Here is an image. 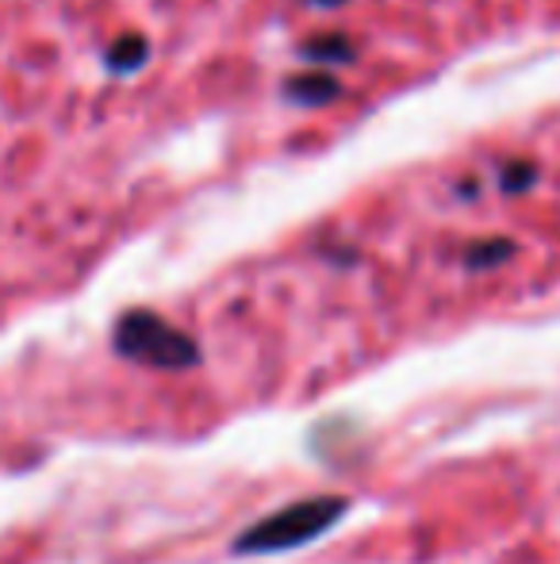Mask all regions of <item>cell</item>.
I'll return each instance as SVG.
<instances>
[{"label": "cell", "mask_w": 560, "mask_h": 564, "mask_svg": "<svg viewBox=\"0 0 560 564\" xmlns=\"http://www.w3.org/2000/svg\"><path fill=\"white\" fill-rule=\"evenodd\" d=\"M350 511V499L342 496H311L288 503L281 511H273L270 519L254 522L250 530H242L234 538V553H284V550H299L311 538L327 534L342 514Z\"/></svg>", "instance_id": "6da1fadb"}, {"label": "cell", "mask_w": 560, "mask_h": 564, "mask_svg": "<svg viewBox=\"0 0 560 564\" xmlns=\"http://www.w3.org/2000/svg\"><path fill=\"white\" fill-rule=\"evenodd\" d=\"M112 346L120 357L135 365H150V369H193L200 365V346L196 338H188L185 330H177L169 319H162L150 307H131L116 319Z\"/></svg>", "instance_id": "7a4b0ae2"}, {"label": "cell", "mask_w": 560, "mask_h": 564, "mask_svg": "<svg viewBox=\"0 0 560 564\" xmlns=\"http://www.w3.org/2000/svg\"><path fill=\"white\" fill-rule=\"evenodd\" d=\"M281 93H284V100L288 105H296V108H330V105H338L342 100V82H338L330 69H322V66H307V69H299V74H288L281 82Z\"/></svg>", "instance_id": "3957f363"}, {"label": "cell", "mask_w": 560, "mask_h": 564, "mask_svg": "<svg viewBox=\"0 0 560 564\" xmlns=\"http://www.w3.org/2000/svg\"><path fill=\"white\" fill-rule=\"evenodd\" d=\"M299 62H307V66H353L361 54L358 39L350 35V31H315V35H307L304 43L296 46Z\"/></svg>", "instance_id": "277c9868"}, {"label": "cell", "mask_w": 560, "mask_h": 564, "mask_svg": "<svg viewBox=\"0 0 560 564\" xmlns=\"http://www.w3.org/2000/svg\"><path fill=\"white\" fill-rule=\"evenodd\" d=\"M150 54H154V46H150V39L142 35V31H123L105 51V66H108V74H116V77H131L146 66Z\"/></svg>", "instance_id": "5b68a950"}, {"label": "cell", "mask_w": 560, "mask_h": 564, "mask_svg": "<svg viewBox=\"0 0 560 564\" xmlns=\"http://www.w3.org/2000/svg\"><path fill=\"white\" fill-rule=\"evenodd\" d=\"M515 253H518L515 238H476V242L464 246V265L469 269H495V265H507Z\"/></svg>", "instance_id": "8992f818"}, {"label": "cell", "mask_w": 560, "mask_h": 564, "mask_svg": "<svg viewBox=\"0 0 560 564\" xmlns=\"http://www.w3.org/2000/svg\"><path fill=\"white\" fill-rule=\"evenodd\" d=\"M541 177V165L530 162V158H510V162L499 165V188L507 196H523L538 185Z\"/></svg>", "instance_id": "52a82bcc"}, {"label": "cell", "mask_w": 560, "mask_h": 564, "mask_svg": "<svg viewBox=\"0 0 560 564\" xmlns=\"http://www.w3.org/2000/svg\"><path fill=\"white\" fill-rule=\"evenodd\" d=\"M304 4H311V8H342V4H350V0H304Z\"/></svg>", "instance_id": "ba28073f"}, {"label": "cell", "mask_w": 560, "mask_h": 564, "mask_svg": "<svg viewBox=\"0 0 560 564\" xmlns=\"http://www.w3.org/2000/svg\"><path fill=\"white\" fill-rule=\"evenodd\" d=\"M457 193L469 196V200H476V181H461V185H457Z\"/></svg>", "instance_id": "9c48e42d"}]
</instances>
